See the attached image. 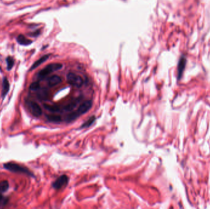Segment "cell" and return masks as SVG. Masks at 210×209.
Here are the masks:
<instances>
[{"label": "cell", "instance_id": "6da1fadb", "mask_svg": "<svg viewBox=\"0 0 210 209\" xmlns=\"http://www.w3.org/2000/svg\"><path fill=\"white\" fill-rule=\"evenodd\" d=\"M4 167L8 170L12 171L14 173H24L28 176H33V174L30 173V171L25 167H24L21 165H19L15 163H8L4 164Z\"/></svg>", "mask_w": 210, "mask_h": 209}, {"label": "cell", "instance_id": "7a4b0ae2", "mask_svg": "<svg viewBox=\"0 0 210 209\" xmlns=\"http://www.w3.org/2000/svg\"><path fill=\"white\" fill-rule=\"evenodd\" d=\"M62 67L63 65L60 63L50 64L40 71V72L38 73V78L40 79H43L50 73L60 69L61 68H62Z\"/></svg>", "mask_w": 210, "mask_h": 209}, {"label": "cell", "instance_id": "3957f363", "mask_svg": "<svg viewBox=\"0 0 210 209\" xmlns=\"http://www.w3.org/2000/svg\"><path fill=\"white\" fill-rule=\"evenodd\" d=\"M67 82L69 84L77 88H80L84 84V81L80 75L70 72L67 75Z\"/></svg>", "mask_w": 210, "mask_h": 209}, {"label": "cell", "instance_id": "277c9868", "mask_svg": "<svg viewBox=\"0 0 210 209\" xmlns=\"http://www.w3.org/2000/svg\"><path fill=\"white\" fill-rule=\"evenodd\" d=\"M69 179L67 176L63 175L57 179L52 184L53 187L56 189H59L66 186L68 182Z\"/></svg>", "mask_w": 210, "mask_h": 209}, {"label": "cell", "instance_id": "5b68a950", "mask_svg": "<svg viewBox=\"0 0 210 209\" xmlns=\"http://www.w3.org/2000/svg\"><path fill=\"white\" fill-rule=\"evenodd\" d=\"M29 107H30L31 112L32 113L33 116L36 117H40L42 114V109L37 103L33 101L30 102Z\"/></svg>", "mask_w": 210, "mask_h": 209}, {"label": "cell", "instance_id": "8992f818", "mask_svg": "<svg viewBox=\"0 0 210 209\" xmlns=\"http://www.w3.org/2000/svg\"><path fill=\"white\" fill-rule=\"evenodd\" d=\"M92 101L88 100L84 103H82L79 107H78L77 110V112L79 114V115H82V114L86 113L92 107Z\"/></svg>", "mask_w": 210, "mask_h": 209}, {"label": "cell", "instance_id": "52a82bcc", "mask_svg": "<svg viewBox=\"0 0 210 209\" xmlns=\"http://www.w3.org/2000/svg\"><path fill=\"white\" fill-rule=\"evenodd\" d=\"M62 78L60 77V76L54 75L51 76L50 78L48 79L47 84L50 87H52L59 85V84L62 82Z\"/></svg>", "mask_w": 210, "mask_h": 209}, {"label": "cell", "instance_id": "ba28073f", "mask_svg": "<svg viewBox=\"0 0 210 209\" xmlns=\"http://www.w3.org/2000/svg\"><path fill=\"white\" fill-rule=\"evenodd\" d=\"M186 63V59L184 56H182L179 62L178 66V79H179L181 78L183 72L185 69Z\"/></svg>", "mask_w": 210, "mask_h": 209}, {"label": "cell", "instance_id": "9c48e42d", "mask_svg": "<svg viewBox=\"0 0 210 209\" xmlns=\"http://www.w3.org/2000/svg\"><path fill=\"white\" fill-rule=\"evenodd\" d=\"M49 56H50V54H47V55H46L43 56H42L41 59H40L39 60H38L37 61H36L35 63H34V64L32 65V66L31 67V69L30 70H33L34 69L36 68L37 67H38L39 66H40L42 63H43L44 62H45L49 58Z\"/></svg>", "mask_w": 210, "mask_h": 209}, {"label": "cell", "instance_id": "30bf717a", "mask_svg": "<svg viewBox=\"0 0 210 209\" xmlns=\"http://www.w3.org/2000/svg\"><path fill=\"white\" fill-rule=\"evenodd\" d=\"M17 40V42H18L19 44H21V45H24V46L30 45V44L32 43L30 40L27 39V38H26L24 36H23V35H22V34H21V35H19V36H18Z\"/></svg>", "mask_w": 210, "mask_h": 209}, {"label": "cell", "instance_id": "8fae6325", "mask_svg": "<svg viewBox=\"0 0 210 209\" xmlns=\"http://www.w3.org/2000/svg\"><path fill=\"white\" fill-rule=\"evenodd\" d=\"M9 90V84L8 79L5 78L3 79V90H2V96L5 97L6 95L8 94Z\"/></svg>", "mask_w": 210, "mask_h": 209}, {"label": "cell", "instance_id": "7c38bea8", "mask_svg": "<svg viewBox=\"0 0 210 209\" xmlns=\"http://www.w3.org/2000/svg\"><path fill=\"white\" fill-rule=\"evenodd\" d=\"M79 103V101L76 100V101H73L69 103H68L67 105L63 107V110L65 111H67V112H69V111H72L77 106L78 103Z\"/></svg>", "mask_w": 210, "mask_h": 209}, {"label": "cell", "instance_id": "4fadbf2b", "mask_svg": "<svg viewBox=\"0 0 210 209\" xmlns=\"http://www.w3.org/2000/svg\"><path fill=\"white\" fill-rule=\"evenodd\" d=\"M44 107L51 112H58L60 111V108L59 106H53V105H50V104H44Z\"/></svg>", "mask_w": 210, "mask_h": 209}, {"label": "cell", "instance_id": "5bb4252c", "mask_svg": "<svg viewBox=\"0 0 210 209\" xmlns=\"http://www.w3.org/2000/svg\"><path fill=\"white\" fill-rule=\"evenodd\" d=\"M37 97L40 100H46L48 97V93L47 90L44 89H42L40 91H38L37 93Z\"/></svg>", "mask_w": 210, "mask_h": 209}, {"label": "cell", "instance_id": "9a60e30c", "mask_svg": "<svg viewBox=\"0 0 210 209\" xmlns=\"http://www.w3.org/2000/svg\"><path fill=\"white\" fill-rule=\"evenodd\" d=\"M79 116L80 115L77 112H72V113L68 114V115L66 116L65 120H66V122H72V121L76 120Z\"/></svg>", "mask_w": 210, "mask_h": 209}, {"label": "cell", "instance_id": "2e32d148", "mask_svg": "<svg viewBox=\"0 0 210 209\" xmlns=\"http://www.w3.org/2000/svg\"><path fill=\"white\" fill-rule=\"evenodd\" d=\"M46 117L49 122H60L62 121V117L58 115H47Z\"/></svg>", "mask_w": 210, "mask_h": 209}, {"label": "cell", "instance_id": "e0dca14e", "mask_svg": "<svg viewBox=\"0 0 210 209\" xmlns=\"http://www.w3.org/2000/svg\"><path fill=\"white\" fill-rule=\"evenodd\" d=\"M9 188V183L6 180L0 182V193L6 192Z\"/></svg>", "mask_w": 210, "mask_h": 209}, {"label": "cell", "instance_id": "ac0fdd59", "mask_svg": "<svg viewBox=\"0 0 210 209\" xmlns=\"http://www.w3.org/2000/svg\"><path fill=\"white\" fill-rule=\"evenodd\" d=\"M95 116H92V117H90L86 122H85L81 126L82 128H87V127H89L95 121Z\"/></svg>", "mask_w": 210, "mask_h": 209}, {"label": "cell", "instance_id": "d6986e66", "mask_svg": "<svg viewBox=\"0 0 210 209\" xmlns=\"http://www.w3.org/2000/svg\"><path fill=\"white\" fill-rule=\"evenodd\" d=\"M6 62H7V65H8V69L11 70L14 66V61L12 57L8 56V58L6 59Z\"/></svg>", "mask_w": 210, "mask_h": 209}, {"label": "cell", "instance_id": "ffe728a7", "mask_svg": "<svg viewBox=\"0 0 210 209\" xmlns=\"http://www.w3.org/2000/svg\"><path fill=\"white\" fill-rule=\"evenodd\" d=\"M40 88V84L38 82H33L31 84L30 88L31 90H38Z\"/></svg>", "mask_w": 210, "mask_h": 209}, {"label": "cell", "instance_id": "44dd1931", "mask_svg": "<svg viewBox=\"0 0 210 209\" xmlns=\"http://www.w3.org/2000/svg\"><path fill=\"white\" fill-rule=\"evenodd\" d=\"M2 195H0V201H2Z\"/></svg>", "mask_w": 210, "mask_h": 209}]
</instances>
